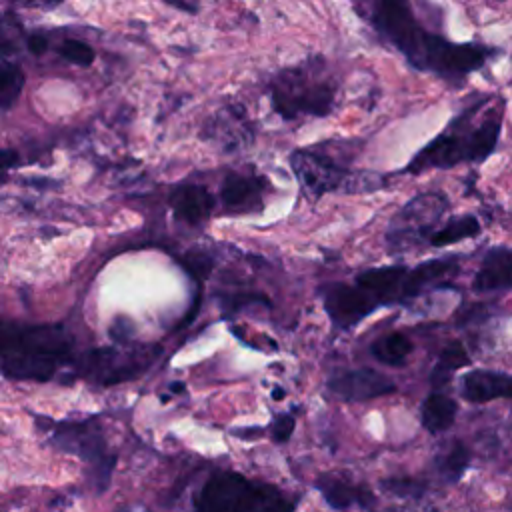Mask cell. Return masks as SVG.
I'll list each match as a JSON object with an SVG mask.
<instances>
[{
    "mask_svg": "<svg viewBox=\"0 0 512 512\" xmlns=\"http://www.w3.org/2000/svg\"><path fill=\"white\" fill-rule=\"evenodd\" d=\"M478 106L466 110L442 134L430 140L406 166V172L430 168H452L464 162H484L498 144L502 128V108H488L476 120Z\"/></svg>",
    "mask_w": 512,
    "mask_h": 512,
    "instance_id": "3",
    "label": "cell"
},
{
    "mask_svg": "<svg viewBox=\"0 0 512 512\" xmlns=\"http://www.w3.org/2000/svg\"><path fill=\"white\" fill-rule=\"evenodd\" d=\"M266 182L258 176L228 174L222 182L220 200L228 212H260Z\"/></svg>",
    "mask_w": 512,
    "mask_h": 512,
    "instance_id": "14",
    "label": "cell"
},
{
    "mask_svg": "<svg viewBox=\"0 0 512 512\" xmlns=\"http://www.w3.org/2000/svg\"><path fill=\"white\" fill-rule=\"evenodd\" d=\"M458 404L444 392H432L424 398L420 406V422L430 434H440L448 430L456 420Z\"/></svg>",
    "mask_w": 512,
    "mask_h": 512,
    "instance_id": "18",
    "label": "cell"
},
{
    "mask_svg": "<svg viewBox=\"0 0 512 512\" xmlns=\"http://www.w3.org/2000/svg\"><path fill=\"white\" fill-rule=\"evenodd\" d=\"M470 464V450L462 442H452L436 460V468L446 482H458Z\"/></svg>",
    "mask_w": 512,
    "mask_h": 512,
    "instance_id": "22",
    "label": "cell"
},
{
    "mask_svg": "<svg viewBox=\"0 0 512 512\" xmlns=\"http://www.w3.org/2000/svg\"><path fill=\"white\" fill-rule=\"evenodd\" d=\"M58 54L62 58H66L68 62L72 64H78V66H90L94 62V50L90 44H86L84 40H78V38H66L60 48H58Z\"/></svg>",
    "mask_w": 512,
    "mask_h": 512,
    "instance_id": "24",
    "label": "cell"
},
{
    "mask_svg": "<svg viewBox=\"0 0 512 512\" xmlns=\"http://www.w3.org/2000/svg\"><path fill=\"white\" fill-rule=\"evenodd\" d=\"M48 48V40L42 34H32L28 36V50L32 54H42Z\"/></svg>",
    "mask_w": 512,
    "mask_h": 512,
    "instance_id": "28",
    "label": "cell"
},
{
    "mask_svg": "<svg viewBox=\"0 0 512 512\" xmlns=\"http://www.w3.org/2000/svg\"><path fill=\"white\" fill-rule=\"evenodd\" d=\"M292 172L310 198H320L334 190H356L358 176H354L344 164L320 148H300L290 156Z\"/></svg>",
    "mask_w": 512,
    "mask_h": 512,
    "instance_id": "8",
    "label": "cell"
},
{
    "mask_svg": "<svg viewBox=\"0 0 512 512\" xmlns=\"http://www.w3.org/2000/svg\"><path fill=\"white\" fill-rule=\"evenodd\" d=\"M370 22L418 70L442 76H464L478 70L488 58L484 46L456 44L428 32L402 2L386 0L374 4Z\"/></svg>",
    "mask_w": 512,
    "mask_h": 512,
    "instance_id": "1",
    "label": "cell"
},
{
    "mask_svg": "<svg viewBox=\"0 0 512 512\" xmlns=\"http://www.w3.org/2000/svg\"><path fill=\"white\" fill-rule=\"evenodd\" d=\"M482 226L480 220L474 214H462L450 218L444 226H440L428 240L430 246L434 248H444L456 242H462L466 238H476L480 234Z\"/></svg>",
    "mask_w": 512,
    "mask_h": 512,
    "instance_id": "20",
    "label": "cell"
},
{
    "mask_svg": "<svg viewBox=\"0 0 512 512\" xmlns=\"http://www.w3.org/2000/svg\"><path fill=\"white\" fill-rule=\"evenodd\" d=\"M50 444L62 452L74 454L92 466L96 482L104 490L114 468V456L108 452L104 434L94 420L58 422L50 430Z\"/></svg>",
    "mask_w": 512,
    "mask_h": 512,
    "instance_id": "7",
    "label": "cell"
},
{
    "mask_svg": "<svg viewBox=\"0 0 512 512\" xmlns=\"http://www.w3.org/2000/svg\"><path fill=\"white\" fill-rule=\"evenodd\" d=\"M460 396L472 404L512 398V374L496 370H470L460 378Z\"/></svg>",
    "mask_w": 512,
    "mask_h": 512,
    "instance_id": "13",
    "label": "cell"
},
{
    "mask_svg": "<svg viewBox=\"0 0 512 512\" xmlns=\"http://www.w3.org/2000/svg\"><path fill=\"white\" fill-rule=\"evenodd\" d=\"M170 6H174V8H182V10H188V12H194L196 10V6H188V4H180V2H168Z\"/></svg>",
    "mask_w": 512,
    "mask_h": 512,
    "instance_id": "29",
    "label": "cell"
},
{
    "mask_svg": "<svg viewBox=\"0 0 512 512\" xmlns=\"http://www.w3.org/2000/svg\"><path fill=\"white\" fill-rule=\"evenodd\" d=\"M170 206L178 220L202 224L214 210V196L200 184H180L170 194Z\"/></svg>",
    "mask_w": 512,
    "mask_h": 512,
    "instance_id": "16",
    "label": "cell"
},
{
    "mask_svg": "<svg viewBox=\"0 0 512 512\" xmlns=\"http://www.w3.org/2000/svg\"><path fill=\"white\" fill-rule=\"evenodd\" d=\"M24 86V72L16 62L2 60L0 64V108L6 112L16 102Z\"/></svg>",
    "mask_w": 512,
    "mask_h": 512,
    "instance_id": "23",
    "label": "cell"
},
{
    "mask_svg": "<svg viewBox=\"0 0 512 512\" xmlns=\"http://www.w3.org/2000/svg\"><path fill=\"white\" fill-rule=\"evenodd\" d=\"M448 210V198L442 192H422L410 198L390 220L384 240L392 254L408 252L420 242L430 240Z\"/></svg>",
    "mask_w": 512,
    "mask_h": 512,
    "instance_id": "6",
    "label": "cell"
},
{
    "mask_svg": "<svg viewBox=\"0 0 512 512\" xmlns=\"http://www.w3.org/2000/svg\"><path fill=\"white\" fill-rule=\"evenodd\" d=\"M474 292H498L512 290V248H490L472 280Z\"/></svg>",
    "mask_w": 512,
    "mask_h": 512,
    "instance_id": "15",
    "label": "cell"
},
{
    "mask_svg": "<svg viewBox=\"0 0 512 512\" xmlns=\"http://www.w3.org/2000/svg\"><path fill=\"white\" fill-rule=\"evenodd\" d=\"M270 100L274 110L294 120L298 116H326L334 108L336 86L320 74L318 64H298L280 70L270 80Z\"/></svg>",
    "mask_w": 512,
    "mask_h": 512,
    "instance_id": "4",
    "label": "cell"
},
{
    "mask_svg": "<svg viewBox=\"0 0 512 512\" xmlns=\"http://www.w3.org/2000/svg\"><path fill=\"white\" fill-rule=\"evenodd\" d=\"M390 492L400 494V496H410L420 492V484L416 480H406V478H396V480H386L382 482Z\"/></svg>",
    "mask_w": 512,
    "mask_h": 512,
    "instance_id": "26",
    "label": "cell"
},
{
    "mask_svg": "<svg viewBox=\"0 0 512 512\" xmlns=\"http://www.w3.org/2000/svg\"><path fill=\"white\" fill-rule=\"evenodd\" d=\"M204 136L226 152L246 148L254 138V128L242 106H226L218 110L206 124Z\"/></svg>",
    "mask_w": 512,
    "mask_h": 512,
    "instance_id": "12",
    "label": "cell"
},
{
    "mask_svg": "<svg viewBox=\"0 0 512 512\" xmlns=\"http://www.w3.org/2000/svg\"><path fill=\"white\" fill-rule=\"evenodd\" d=\"M272 396H274V398H282V396H284V392H282L280 388H276V390L272 392Z\"/></svg>",
    "mask_w": 512,
    "mask_h": 512,
    "instance_id": "30",
    "label": "cell"
},
{
    "mask_svg": "<svg viewBox=\"0 0 512 512\" xmlns=\"http://www.w3.org/2000/svg\"><path fill=\"white\" fill-rule=\"evenodd\" d=\"M292 510H294V502L282 494L280 498H276L274 502L264 506L260 512H292Z\"/></svg>",
    "mask_w": 512,
    "mask_h": 512,
    "instance_id": "27",
    "label": "cell"
},
{
    "mask_svg": "<svg viewBox=\"0 0 512 512\" xmlns=\"http://www.w3.org/2000/svg\"><path fill=\"white\" fill-rule=\"evenodd\" d=\"M72 354V334L62 324H4L2 372L12 380L48 382Z\"/></svg>",
    "mask_w": 512,
    "mask_h": 512,
    "instance_id": "2",
    "label": "cell"
},
{
    "mask_svg": "<svg viewBox=\"0 0 512 512\" xmlns=\"http://www.w3.org/2000/svg\"><path fill=\"white\" fill-rule=\"evenodd\" d=\"M294 426H296V418L292 416V414H278L274 420H272V426H270V430H272V438L276 440V442H286L290 436H292V432H294Z\"/></svg>",
    "mask_w": 512,
    "mask_h": 512,
    "instance_id": "25",
    "label": "cell"
},
{
    "mask_svg": "<svg viewBox=\"0 0 512 512\" xmlns=\"http://www.w3.org/2000/svg\"><path fill=\"white\" fill-rule=\"evenodd\" d=\"M326 386L336 398L344 402H364L396 392L394 380L374 368H352L334 372L328 378Z\"/></svg>",
    "mask_w": 512,
    "mask_h": 512,
    "instance_id": "11",
    "label": "cell"
},
{
    "mask_svg": "<svg viewBox=\"0 0 512 512\" xmlns=\"http://www.w3.org/2000/svg\"><path fill=\"white\" fill-rule=\"evenodd\" d=\"M316 486L322 494V498L332 506V508H338V510H344V508H350L354 504H360V506H368V502H372V494L360 486H354L342 478H336V476H330V474H322L318 480H316Z\"/></svg>",
    "mask_w": 512,
    "mask_h": 512,
    "instance_id": "17",
    "label": "cell"
},
{
    "mask_svg": "<svg viewBox=\"0 0 512 512\" xmlns=\"http://www.w3.org/2000/svg\"><path fill=\"white\" fill-rule=\"evenodd\" d=\"M282 494L238 472H214L196 496L198 512H260Z\"/></svg>",
    "mask_w": 512,
    "mask_h": 512,
    "instance_id": "5",
    "label": "cell"
},
{
    "mask_svg": "<svg viewBox=\"0 0 512 512\" xmlns=\"http://www.w3.org/2000/svg\"><path fill=\"white\" fill-rule=\"evenodd\" d=\"M408 274L410 268L404 264L378 266L364 270L356 276L354 286L360 288L374 308L390 306L410 300L408 296Z\"/></svg>",
    "mask_w": 512,
    "mask_h": 512,
    "instance_id": "10",
    "label": "cell"
},
{
    "mask_svg": "<svg viewBox=\"0 0 512 512\" xmlns=\"http://www.w3.org/2000/svg\"><path fill=\"white\" fill-rule=\"evenodd\" d=\"M320 298L336 330H352L376 308L354 284L332 282L320 288Z\"/></svg>",
    "mask_w": 512,
    "mask_h": 512,
    "instance_id": "9",
    "label": "cell"
},
{
    "mask_svg": "<svg viewBox=\"0 0 512 512\" xmlns=\"http://www.w3.org/2000/svg\"><path fill=\"white\" fill-rule=\"evenodd\" d=\"M470 364V356L464 348L462 342L458 340H452L450 344H446L432 368V374H430V382L434 386H444L452 374L458 370V368H464Z\"/></svg>",
    "mask_w": 512,
    "mask_h": 512,
    "instance_id": "21",
    "label": "cell"
},
{
    "mask_svg": "<svg viewBox=\"0 0 512 512\" xmlns=\"http://www.w3.org/2000/svg\"><path fill=\"white\" fill-rule=\"evenodd\" d=\"M412 348H414L412 340L402 332L382 334L370 344V352L378 362L386 366H396V368L406 364Z\"/></svg>",
    "mask_w": 512,
    "mask_h": 512,
    "instance_id": "19",
    "label": "cell"
}]
</instances>
